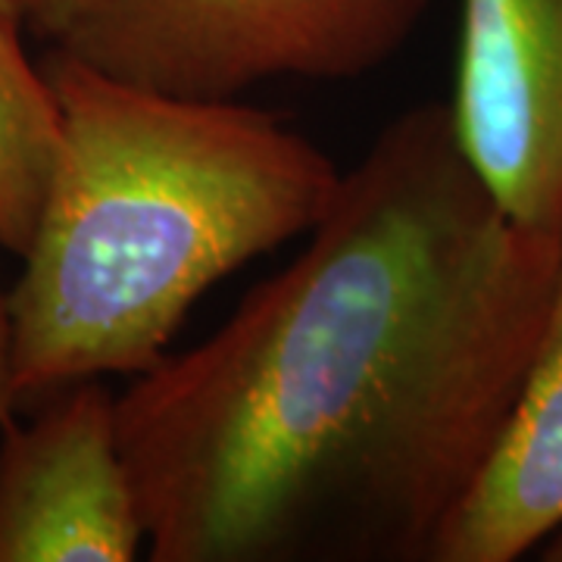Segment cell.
<instances>
[{
    "instance_id": "obj_1",
    "label": "cell",
    "mask_w": 562,
    "mask_h": 562,
    "mask_svg": "<svg viewBox=\"0 0 562 562\" xmlns=\"http://www.w3.org/2000/svg\"><path fill=\"white\" fill-rule=\"evenodd\" d=\"M297 260L116 397L150 562H431L541 335L562 232L447 103L394 116Z\"/></svg>"
},
{
    "instance_id": "obj_2",
    "label": "cell",
    "mask_w": 562,
    "mask_h": 562,
    "mask_svg": "<svg viewBox=\"0 0 562 562\" xmlns=\"http://www.w3.org/2000/svg\"><path fill=\"white\" fill-rule=\"evenodd\" d=\"M63 154L7 291L16 403L166 360L191 306L331 206L341 169L279 116L188 101L50 50Z\"/></svg>"
},
{
    "instance_id": "obj_3",
    "label": "cell",
    "mask_w": 562,
    "mask_h": 562,
    "mask_svg": "<svg viewBox=\"0 0 562 562\" xmlns=\"http://www.w3.org/2000/svg\"><path fill=\"white\" fill-rule=\"evenodd\" d=\"M431 0H98L54 47L188 101L269 81H353L391 63Z\"/></svg>"
},
{
    "instance_id": "obj_4",
    "label": "cell",
    "mask_w": 562,
    "mask_h": 562,
    "mask_svg": "<svg viewBox=\"0 0 562 562\" xmlns=\"http://www.w3.org/2000/svg\"><path fill=\"white\" fill-rule=\"evenodd\" d=\"M447 110L503 210L562 232V0H462Z\"/></svg>"
},
{
    "instance_id": "obj_5",
    "label": "cell",
    "mask_w": 562,
    "mask_h": 562,
    "mask_svg": "<svg viewBox=\"0 0 562 562\" xmlns=\"http://www.w3.org/2000/svg\"><path fill=\"white\" fill-rule=\"evenodd\" d=\"M0 562H132L147 550L116 394L88 379L0 431Z\"/></svg>"
},
{
    "instance_id": "obj_6",
    "label": "cell",
    "mask_w": 562,
    "mask_h": 562,
    "mask_svg": "<svg viewBox=\"0 0 562 562\" xmlns=\"http://www.w3.org/2000/svg\"><path fill=\"white\" fill-rule=\"evenodd\" d=\"M562 528V250L522 387L431 562H513Z\"/></svg>"
},
{
    "instance_id": "obj_7",
    "label": "cell",
    "mask_w": 562,
    "mask_h": 562,
    "mask_svg": "<svg viewBox=\"0 0 562 562\" xmlns=\"http://www.w3.org/2000/svg\"><path fill=\"white\" fill-rule=\"evenodd\" d=\"M0 20V250L25 257L38 235L63 154V110L44 69Z\"/></svg>"
},
{
    "instance_id": "obj_8",
    "label": "cell",
    "mask_w": 562,
    "mask_h": 562,
    "mask_svg": "<svg viewBox=\"0 0 562 562\" xmlns=\"http://www.w3.org/2000/svg\"><path fill=\"white\" fill-rule=\"evenodd\" d=\"M16 391H13V331H10V303L0 288V431L13 422L16 413Z\"/></svg>"
},
{
    "instance_id": "obj_9",
    "label": "cell",
    "mask_w": 562,
    "mask_h": 562,
    "mask_svg": "<svg viewBox=\"0 0 562 562\" xmlns=\"http://www.w3.org/2000/svg\"><path fill=\"white\" fill-rule=\"evenodd\" d=\"M98 0H32L29 22L38 29L44 38H54L66 22L79 16L81 10H88Z\"/></svg>"
},
{
    "instance_id": "obj_10",
    "label": "cell",
    "mask_w": 562,
    "mask_h": 562,
    "mask_svg": "<svg viewBox=\"0 0 562 562\" xmlns=\"http://www.w3.org/2000/svg\"><path fill=\"white\" fill-rule=\"evenodd\" d=\"M29 10H32V0H0V20H13L25 25Z\"/></svg>"
},
{
    "instance_id": "obj_11",
    "label": "cell",
    "mask_w": 562,
    "mask_h": 562,
    "mask_svg": "<svg viewBox=\"0 0 562 562\" xmlns=\"http://www.w3.org/2000/svg\"><path fill=\"white\" fill-rule=\"evenodd\" d=\"M541 560L562 562V528L541 543Z\"/></svg>"
}]
</instances>
